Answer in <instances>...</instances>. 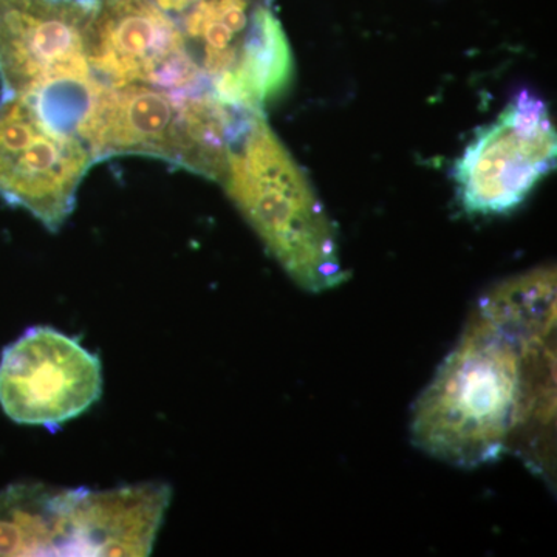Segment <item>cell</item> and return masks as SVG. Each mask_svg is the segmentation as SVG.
I'll list each match as a JSON object with an SVG mask.
<instances>
[{
  "label": "cell",
  "instance_id": "obj_1",
  "mask_svg": "<svg viewBox=\"0 0 557 557\" xmlns=\"http://www.w3.org/2000/svg\"><path fill=\"white\" fill-rule=\"evenodd\" d=\"M556 416V270L507 278L479 299L413 406L410 435L453 467L520 453L545 474Z\"/></svg>",
  "mask_w": 557,
  "mask_h": 557
},
{
  "label": "cell",
  "instance_id": "obj_2",
  "mask_svg": "<svg viewBox=\"0 0 557 557\" xmlns=\"http://www.w3.org/2000/svg\"><path fill=\"white\" fill-rule=\"evenodd\" d=\"M220 185L298 287L321 293L346 281L332 219L263 112L234 141Z\"/></svg>",
  "mask_w": 557,
  "mask_h": 557
},
{
  "label": "cell",
  "instance_id": "obj_3",
  "mask_svg": "<svg viewBox=\"0 0 557 557\" xmlns=\"http://www.w3.org/2000/svg\"><path fill=\"white\" fill-rule=\"evenodd\" d=\"M248 116L212 90L174 94L97 79L75 135L97 163L116 156L152 157L220 183Z\"/></svg>",
  "mask_w": 557,
  "mask_h": 557
},
{
  "label": "cell",
  "instance_id": "obj_4",
  "mask_svg": "<svg viewBox=\"0 0 557 557\" xmlns=\"http://www.w3.org/2000/svg\"><path fill=\"white\" fill-rule=\"evenodd\" d=\"M171 498L161 482L11 485L0 491V556H149Z\"/></svg>",
  "mask_w": 557,
  "mask_h": 557
},
{
  "label": "cell",
  "instance_id": "obj_5",
  "mask_svg": "<svg viewBox=\"0 0 557 557\" xmlns=\"http://www.w3.org/2000/svg\"><path fill=\"white\" fill-rule=\"evenodd\" d=\"M557 138L548 106L520 90L480 129L454 166L457 197L468 214L518 208L556 163Z\"/></svg>",
  "mask_w": 557,
  "mask_h": 557
},
{
  "label": "cell",
  "instance_id": "obj_6",
  "mask_svg": "<svg viewBox=\"0 0 557 557\" xmlns=\"http://www.w3.org/2000/svg\"><path fill=\"white\" fill-rule=\"evenodd\" d=\"M97 163L76 135L51 124L27 98L0 101V197L57 233Z\"/></svg>",
  "mask_w": 557,
  "mask_h": 557
},
{
  "label": "cell",
  "instance_id": "obj_7",
  "mask_svg": "<svg viewBox=\"0 0 557 557\" xmlns=\"http://www.w3.org/2000/svg\"><path fill=\"white\" fill-rule=\"evenodd\" d=\"M86 58L91 75L112 86L146 84L174 94L211 90L177 21L153 0H94Z\"/></svg>",
  "mask_w": 557,
  "mask_h": 557
},
{
  "label": "cell",
  "instance_id": "obj_8",
  "mask_svg": "<svg viewBox=\"0 0 557 557\" xmlns=\"http://www.w3.org/2000/svg\"><path fill=\"white\" fill-rule=\"evenodd\" d=\"M100 358L53 327H33L3 348L0 408L22 426L60 428L102 395Z\"/></svg>",
  "mask_w": 557,
  "mask_h": 557
},
{
  "label": "cell",
  "instance_id": "obj_9",
  "mask_svg": "<svg viewBox=\"0 0 557 557\" xmlns=\"http://www.w3.org/2000/svg\"><path fill=\"white\" fill-rule=\"evenodd\" d=\"M94 0H0L3 97L35 98L91 78L86 33Z\"/></svg>",
  "mask_w": 557,
  "mask_h": 557
},
{
  "label": "cell",
  "instance_id": "obj_10",
  "mask_svg": "<svg viewBox=\"0 0 557 557\" xmlns=\"http://www.w3.org/2000/svg\"><path fill=\"white\" fill-rule=\"evenodd\" d=\"M161 10L166 11L172 17H177L180 14L185 13L194 3L200 0H153Z\"/></svg>",
  "mask_w": 557,
  "mask_h": 557
}]
</instances>
